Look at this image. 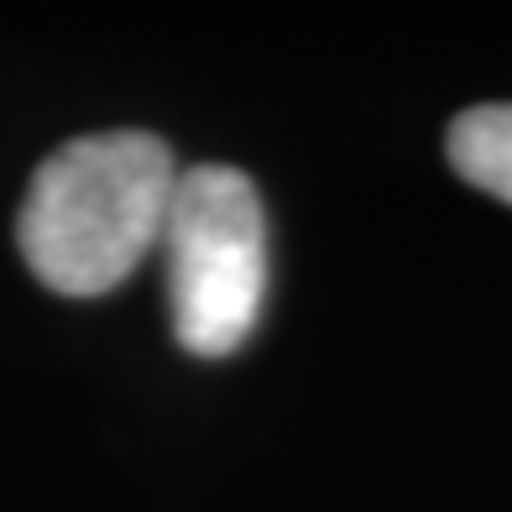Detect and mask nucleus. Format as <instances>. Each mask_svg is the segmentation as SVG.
<instances>
[{
    "label": "nucleus",
    "instance_id": "obj_1",
    "mask_svg": "<svg viewBox=\"0 0 512 512\" xmlns=\"http://www.w3.org/2000/svg\"><path fill=\"white\" fill-rule=\"evenodd\" d=\"M178 162L147 131H100L63 142L32 173L16 215V246L42 288L100 298L162 246Z\"/></svg>",
    "mask_w": 512,
    "mask_h": 512
},
{
    "label": "nucleus",
    "instance_id": "obj_2",
    "mask_svg": "<svg viewBox=\"0 0 512 512\" xmlns=\"http://www.w3.org/2000/svg\"><path fill=\"white\" fill-rule=\"evenodd\" d=\"M162 251L178 345L204 361L236 356L267 304V209L256 183L225 162L178 173Z\"/></svg>",
    "mask_w": 512,
    "mask_h": 512
},
{
    "label": "nucleus",
    "instance_id": "obj_3",
    "mask_svg": "<svg viewBox=\"0 0 512 512\" xmlns=\"http://www.w3.org/2000/svg\"><path fill=\"white\" fill-rule=\"evenodd\" d=\"M450 162L481 194L512 204V100L460 110L450 126Z\"/></svg>",
    "mask_w": 512,
    "mask_h": 512
}]
</instances>
